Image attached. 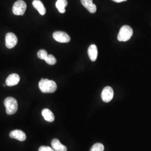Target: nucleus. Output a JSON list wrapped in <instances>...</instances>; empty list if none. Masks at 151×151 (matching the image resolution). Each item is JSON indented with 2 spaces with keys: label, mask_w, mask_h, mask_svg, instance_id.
Here are the masks:
<instances>
[{
  "label": "nucleus",
  "mask_w": 151,
  "mask_h": 151,
  "mask_svg": "<svg viewBox=\"0 0 151 151\" xmlns=\"http://www.w3.org/2000/svg\"><path fill=\"white\" fill-rule=\"evenodd\" d=\"M39 87L43 93H53L57 90V86L54 81L42 79L39 82Z\"/></svg>",
  "instance_id": "f257e3e1"
},
{
  "label": "nucleus",
  "mask_w": 151,
  "mask_h": 151,
  "mask_svg": "<svg viewBox=\"0 0 151 151\" xmlns=\"http://www.w3.org/2000/svg\"><path fill=\"white\" fill-rule=\"evenodd\" d=\"M6 111L8 115H13L16 113L18 109V104L16 99L14 97H7L4 101Z\"/></svg>",
  "instance_id": "f03ea898"
},
{
  "label": "nucleus",
  "mask_w": 151,
  "mask_h": 151,
  "mask_svg": "<svg viewBox=\"0 0 151 151\" xmlns=\"http://www.w3.org/2000/svg\"><path fill=\"white\" fill-rule=\"evenodd\" d=\"M133 30L132 28L128 25H124L120 28L118 39L120 42H127L132 37Z\"/></svg>",
  "instance_id": "7ed1b4c3"
},
{
  "label": "nucleus",
  "mask_w": 151,
  "mask_h": 151,
  "mask_svg": "<svg viewBox=\"0 0 151 151\" xmlns=\"http://www.w3.org/2000/svg\"><path fill=\"white\" fill-rule=\"evenodd\" d=\"M27 4L22 0L16 1L12 7V12L15 15H23L27 10Z\"/></svg>",
  "instance_id": "20e7f679"
},
{
  "label": "nucleus",
  "mask_w": 151,
  "mask_h": 151,
  "mask_svg": "<svg viewBox=\"0 0 151 151\" xmlns=\"http://www.w3.org/2000/svg\"><path fill=\"white\" fill-rule=\"evenodd\" d=\"M53 37L54 40L60 43H68L70 40V37L69 35L64 32H55L53 34Z\"/></svg>",
  "instance_id": "39448f33"
},
{
  "label": "nucleus",
  "mask_w": 151,
  "mask_h": 151,
  "mask_svg": "<svg viewBox=\"0 0 151 151\" xmlns=\"http://www.w3.org/2000/svg\"><path fill=\"white\" fill-rule=\"evenodd\" d=\"M17 38L12 32H9L6 34L5 38V44L7 48H13L17 43Z\"/></svg>",
  "instance_id": "423d86ee"
},
{
  "label": "nucleus",
  "mask_w": 151,
  "mask_h": 151,
  "mask_svg": "<svg viewBox=\"0 0 151 151\" xmlns=\"http://www.w3.org/2000/svg\"><path fill=\"white\" fill-rule=\"evenodd\" d=\"M113 89L110 86L105 87L101 93V98L104 102L109 103L113 98Z\"/></svg>",
  "instance_id": "0eeeda50"
},
{
  "label": "nucleus",
  "mask_w": 151,
  "mask_h": 151,
  "mask_svg": "<svg viewBox=\"0 0 151 151\" xmlns=\"http://www.w3.org/2000/svg\"><path fill=\"white\" fill-rule=\"evenodd\" d=\"M10 137L11 138L16 139L19 141H25L26 140L27 136L25 133L20 130H15L10 132Z\"/></svg>",
  "instance_id": "6e6552de"
},
{
  "label": "nucleus",
  "mask_w": 151,
  "mask_h": 151,
  "mask_svg": "<svg viewBox=\"0 0 151 151\" xmlns=\"http://www.w3.org/2000/svg\"><path fill=\"white\" fill-rule=\"evenodd\" d=\"M20 81V77L17 74L12 73L9 76L6 80V85L8 86H15Z\"/></svg>",
  "instance_id": "1a4fd4ad"
},
{
  "label": "nucleus",
  "mask_w": 151,
  "mask_h": 151,
  "mask_svg": "<svg viewBox=\"0 0 151 151\" xmlns=\"http://www.w3.org/2000/svg\"><path fill=\"white\" fill-rule=\"evenodd\" d=\"M81 4L90 13H95L97 8L92 0H81Z\"/></svg>",
  "instance_id": "9d476101"
},
{
  "label": "nucleus",
  "mask_w": 151,
  "mask_h": 151,
  "mask_svg": "<svg viewBox=\"0 0 151 151\" xmlns=\"http://www.w3.org/2000/svg\"><path fill=\"white\" fill-rule=\"evenodd\" d=\"M88 55L89 56L90 59L92 62H95L97 58L98 51L97 47L95 44H92L88 49Z\"/></svg>",
  "instance_id": "9b49d317"
},
{
  "label": "nucleus",
  "mask_w": 151,
  "mask_h": 151,
  "mask_svg": "<svg viewBox=\"0 0 151 151\" xmlns=\"http://www.w3.org/2000/svg\"><path fill=\"white\" fill-rule=\"evenodd\" d=\"M32 6L36 9L41 15H44L46 13V9L43 4L40 0H34L32 1Z\"/></svg>",
  "instance_id": "f8f14e48"
},
{
  "label": "nucleus",
  "mask_w": 151,
  "mask_h": 151,
  "mask_svg": "<svg viewBox=\"0 0 151 151\" xmlns=\"http://www.w3.org/2000/svg\"><path fill=\"white\" fill-rule=\"evenodd\" d=\"M52 148L54 151H67V148L65 146L63 145L60 140L57 139H53L51 142Z\"/></svg>",
  "instance_id": "ddd939ff"
},
{
  "label": "nucleus",
  "mask_w": 151,
  "mask_h": 151,
  "mask_svg": "<svg viewBox=\"0 0 151 151\" xmlns=\"http://www.w3.org/2000/svg\"><path fill=\"white\" fill-rule=\"evenodd\" d=\"M42 114L46 121L49 122H53L54 121L55 118L54 114L48 109H43L42 111Z\"/></svg>",
  "instance_id": "4468645a"
},
{
  "label": "nucleus",
  "mask_w": 151,
  "mask_h": 151,
  "mask_svg": "<svg viewBox=\"0 0 151 151\" xmlns=\"http://www.w3.org/2000/svg\"><path fill=\"white\" fill-rule=\"evenodd\" d=\"M68 5L67 0H57L55 6L60 13L63 14L65 12V7Z\"/></svg>",
  "instance_id": "2eb2a0df"
},
{
  "label": "nucleus",
  "mask_w": 151,
  "mask_h": 151,
  "mask_svg": "<svg viewBox=\"0 0 151 151\" xmlns=\"http://www.w3.org/2000/svg\"><path fill=\"white\" fill-rule=\"evenodd\" d=\"M45 61L46 62V63L47 64L49 65H55L57 62V60L55 59V58L52 54L48 55V56L47 57V58L45 60Z\"/></svg>",
  "instance_id": "dca6fc26"
},
{
  "label": "nucleus",
  "mask_w": 151,
  "mask_h": 151,
  "mask_svg": "<svg viewBox=\"0 0 151 151\" xmlns=\"http://www.w3.org/2000/svg\"><path fill=\"white\" fill-rule=\"evenodd\" d=\"M104 146H103V144L97 143L92 147L90 151H104Z\"/></svg>",
  "instance_id": "f3484780"
},
{
  "label": "nucleus",
  "mask_w": 151,
  "mask_h": 151,
  "mask_svg": "<svg viewBox=\"0 0 151 151\" xmlns=\"http://www.w3.org/2000/svg\"><path fill=\"white\" fill-rule=\"evenodd\" d=\"M48 53L45 50H44V49H42V50H40L38 52V57L39 58L41 59V60H45V58H47V57L48 56Z\"/></svg>",
  "instance_id": "a211bd4d"
},
{
  "label": "nucleus",
  "mask_w": 151,
  "mask_h": 151,
  "mask_svg": "<svg viewBox=\"0 0 151 151\" xmlns=\"http://www.w3.org/2000/svg\"><path fill=\"white\" fill-rule=\"evenodd\" d=\"M39 151H54V150L48 146H41L39 148Z\"/></svg>",
  "instance_id": "6ab92c4d"
},
{
  "label": "nucleus",
  "mask_w": 151,
  "mask_h": 151,
  "mask_svg": "<svg viewBox=\"0 0 151 151\" xmlns=\"http://www.w3.org/2000/svg\"><path fill=\"white\" fill-rule=\"evenodd\" d=\"M115 2H117V3H120V2H124V1H126L127 0H112Z\"/></svg>",
  "instance_id": "aec40b11"
}]
</instances>
